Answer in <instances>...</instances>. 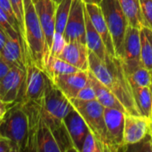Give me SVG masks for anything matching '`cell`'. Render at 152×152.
Instances as JSON below:
<instances>
[{"label":"cell","mask_w":152,"mask_h":152,"mask_svg":"<svg viewBox=\"0 0 152 152\" xmlns=\"http://www.w3.org/2000/svg\"><path fill=\"white\" fill-rule=\"evenodd\" d=\"M88 59L89 70L93 75L114 94L128 114L139 115L122 60L107 53L105 60L102 61L91 51Z\"/></svg>","instance_id":"1"},{"label":"cell","mask_w":152,"mask_h":152,"mask_svg":"<svg viewBox=\"0 0 152 152\" xmlns=\"http://www.w3.org/2000/svg\"><path fill=\"white\" fill-rule=\"evenodd\" d=\"M20 35L26 53V61L31 60L44 70L49 53L35 4L32 0H23V24Z\"/></svg>","instance_id":"2"},{"label":"cell","mask_w":152,"mask_h":152,"mask_svg":"<svg viewBox=\"0 0 152 152\" xmlns=\"http://www.w3.org/2000/svg\"><path fill=\"white\" fill-rule=\"evenodd\" d=\"M29 126L21 102H15L0 121V135L9 139L15 152L27 151Z\"/></svg>","instance_id":"3"},{"label":"cell","mask_w":152,"mask_h":152,"mask_svg":"<svg viewBox=\"0 0 152 152\" xmlns=\"http://www.w3.org/2000/svg\"><path fill=\"white\" fill-rule=\"evenodd\" d=\"M41 116L52 131L63 124L64 118L74 108L69 99L50 79L44 97L40 101Z\"/></svg>","instance_id":"4"},{"label":"cell","mask_w":152,"mask_h":152,"mask_svg":"<svg viewBox=\"0 0 152 152\" xmlns=\"http://www.w3.org/2000/svg\"><path fill=\"white\" fill-rule=\"evenodd\" d=\"M69 101L73 107L83 117L90 131L100 142L104 152H110L104 118L105 108L98 102V100L82 101L77 98H74Z\"/></svg>","instance_id":"5"},{"label":"cell","mask_w":152,"mask_h":152,"mask_svg":"<svg viewBox=\"0 0 152 152\" xmlns=\"http://www.w3.org/2000/svg\"><path fill=\"white\" fill-rule=\"evenodd\" d=\"M101 8L113 41L116 56L121 58L126 32L129 26L128 20L118 0H102Z\"/></svg>","instance_id":"6"},{"label":"cell","mask_w":152,"mask_h":152,"mask_svg":"<svg viewBox=\"0 0 152 152\" xmlns=\"http://www.w3.org/2000/svg\"><path fill=\"white\" fill-rule=\"evenodd\" d=\"M26 76L17 102H40L44 97L50 77L31 60L26 61Z\"/></svg>","instance_id":"7"},{"label":"cell","mask_w":152,"mask_h":152,"mask_svg":"<svg viewBox=\"0 0 152 152\" xmlns=\"http://www.w3.org/2000/svg\"><path fill=\"white\" fill-rule=\"evenodd\" d=\"M120 59L122 60L126 75H129L138 68L142 67L140 28L128 26L124 40L123 54Z\"/></svg>","instance_id":"8"},{"label":"cell","mask_w":152,"mask_h":152,"mask_svg":"<svg viewBox=\"0 0 152 152\" xmlns=\"http://www.w3.org/2000/svg\"><path fill=\"white\" fill-rule=\"evenodd\" d=\"M126 112L117 109L105 108L104 118L110 152L122 151L124 148V129Z\"/></svg>","instance_id":"9"},{"label":"cell","mask_w":152,"mask_h":152,"mask_svg":"<svg viewBox=\"0 0 152 152\" xmlns=\"http://www.w3.org/2000/svg\"><path fill=\"white\" fill-rule=\"evenodd\" d=\"M86 4L84 0H72L63 36L66 42L78 41L86 44Z\"/></svg>","instance_id":"10"},{"label":"cell","mask_w":152,"mask_h":152,"mask_svg":"<svg viewBox=\"0 0 152 152\" xmlns=\"http://www.w3.org/2000/svg\"><path fill=\"white\" fill-rule=\"evenodd\" d=\"M26 71L17 67H12L0 80V100L7 103H15L20 94L25 80Z\"/></svg>","instance_id":"11"},{"label":"cell","mask_w":152,"mask_h":152,"mask_svg":"<svg viewBox=\"0 0 152 152\" xmlns=\"http://www.w3.org/2000/svg\"><path fill=\"white\" fill-rule=\"evenodd\" d=\"M35 7L43 28L47 50L50 55L53 36L55 33V12L57 3L53 0H38Z\"/></svg>","instance_id":"12"},{"label":"cell","mask_w":152,"mask_h":152,"mask_svg":"<svg viewBox=\"0 0 152 152\" xmlns=\"http://www.w3.org/2000/svg\"><path fill=\"white\" fill-rule=\"evenodd\" d=\"M88 70H78L75 73L63 74L53 77L51 80L55 86L69 100L77 97L79 91L88 81Z\"/></svg>","instance_id":"13"},{"label":"cell","mask_w":152,"mask_h":152,"mask_svg":"<svg viewBox=\"0 0 152 152\" xmlns=\"http://www.w3.org/2000/svg\"><path fill=\"white\" fill-rule=\"evenodd\" d=\"M151 120L140 116L133 114H126L125 129H124V149L126 146L137 143L142 141L150 132Z\"/></svg>","instance_id":"14"},{"label":"cell","mask_w":152,"mask_h":152,"mask_svg":"<svg viewBox=\"0 0 152 152\" xmlns=\"http://www.w3.org/2000/svg\"><path fill=\"white\" fill-rule=\"evenodd\" d=\"M63 123L70 135V138L74 143L77 152H81L84 141L90 132L88 126L80 113L73 108L68 115L64 118Z\"/></svg>","instance_id":"15"},{"label":"cell","mask_w":152,"mask_h":152,"mask_svg":"<svg viewBox=\"0 0 152 152\" xmlns=\"http://www.w3.org/2000/svg\"><path fill=\"white\" fill-rule=\"evenodd\" d=\"M89 51L86 44L78 41H70L67 42L64 49L58 57L80 70H88Z\"/></svg>","instance_id":"16"},{"label":"cell","mask_w":152,"mask_h":152,"mask_svg":"<svg viewBox=\"0 0 152 152\" xmlns=\"http://www.w3.org/2000/svg\"><path fill=\"white\" fill-rule=\"evenodd\" d=\"M0 58L11 67L26 70V53L21 37H8L0 53Z\"/></svg>","instance_id":"17"},{"label":"cell","mask_w":152,"mask_h":152,"mask_svg":"<svg viewBox=\"0 0 152 152\" xmlns=\"http://www.w3.org/2000/svg\"><path fill=\"white\" fill-rule=\"evenodd\" d=\"M86 8L87 10V12L89 14L90 20H91L94 27L95 28L97 32L100 34V36H101V37H102L104 45H105L107 52L110 55L116 56L113 41H112L109 28L107 26V23H106L102 10L101 8V5L86 4Z\"/></svg>","instance_id":"18"},{"label":"cell","mask_w":152,"mask_h":152,"mask_svg":"<svg viewBox=\"0 0 152 152\" xmlns=\"http://www.w3.org/2000/svg\"><path fill=\"white\" fill-rule=\"evenodd\" d=\"M88 80L90 81V83L95 92L96 99L104 108L117 109V110H119L121 111L127 113L125 107L122 105V103L119 102V100L114 95V94L106 86H104L102 82H100L93 75V73L90 70L88 72Z\"/></svg>","instance_id":"19"},{"label":"cell","mask_w":152,"mask_h":152,"mask_svg":"<svg viewBox=\"0 0 152 152\" xmlns=\"http://www.w3.org/2000/svg\"><path fill=\"white\" fill-rule=\"evenodd\" d=\"M85 19H86V44L91 52L95 53L101 60L104 61L106 54L108 53L107 49L100 34L94 27L86 8L85 10Z\"/></svg>","instance_id":"20"},{"label":"cell","mask_w":152,"mask_h":152,"mask_svg":"<svg viewBox=\"0 0 152 152\" xmlns=\"http://www.w3.org/2000/svg\"><path fill=\"white\" fill-rule=\"evenodd\" d=\"M37 152H61L53 131L43 119L37 135Z\"/></svg>","instance_id":"21"},{"label":"cell","mask_w":152,"mask_h":152,"mask_svg":"<svg viewBox=\"0 0 152 152\" xmlns=\"http://www.w3.org/2000/svg\"><path fill=\"white\" fill-rule=\"evenodd\" d=\"M136 109L140 116L152 121V94L148 86L133 89Z\"/></svg>","instance_id":"22"},{"label":"cell","mask_w":152,"mask_h":152,"mask_svg":"<svg viewBox=\"0 0 152 152\" xmlns=\"http://www.w3.org/2000/svg\"><path fill=\"white\" fill-rule=\"evenodd\" d=\"M130 26L141 28L145 26L140 0H118Z\"/></svg>","instance_id":"23"},{"label":"cell","mask_w":152,"mask_h":152,"mask_svg":"<svg viewBox=\"0 0 152 152\" xmlns=\"http://www.w3.org/2000/svg\"><path fill=\"white\" fill-rule=\"evenodd\" d=\"M78 70L80 69L69 64V62L60 59L59 57L54 56H49L44 67V71L47 74L50 79L58 75L75 73Z\"/></svg>","instance_id":"24"},{"label":"cell","mask_w":152,"mask_h":152,"mask_svg":"<svg viewBox=\"0 0 152 152\" xmlns=\"http://www.w3.org/2000/svg\"><path fill=\"white\" fill-rule=\"evenodd\" d=\"M141 59L142 66L152 71V29L147 26L140 28Z\"/></svg>","instance_id":"25"},{"label":"cell","mask_w":152,"mask_h":152,"mask_svg":"<svg viewBox=\"0 0 152 152\" xmlns=\"http://www.w3.org/2000/svg\"><path fill=\"white\" fill-rule=\"evenodd\" d=\"M126 77L132 89L138 88V87H145V86L150 87L151 85V72L143 66L138 68L131 74L126 75Z\"/></svg>","instance_id":"26"},{"label":"cell","mask_w":152,"mask_h":152,"mask_svg":"<svg viewBox=\"0 0 152 152\" xmlns=\"http://www.w3.org/2000/svg\"><path fill=\"white\" fill-rule=\"evenodd\" d=\"M72 0H61L57 4L55 12V32L63 34L68 21Z\"/></svg>","instance_id":"27"},{"label":"cell","mask_w":152,"mask_h":152,"mask_svg":"<svg viewBox=\"0 0 152 152\" xmlns=\"http://www.w3.org/2000/svg\"><path fill=\"white\" fill-rule=\"evenodd\" d=\"M81 152H104L102 144L91 131L87 134L84 141Z\"/></svg>","instance_id":"28"},{"label":"cell","mask_w":152,"mask_h":152,"mask_svg":"<svg viewBox=\"0 0 152 152\" xmlns=\"http://www.w3.org/2000/svg\"><path fill=\"white\" fill-rule=\"evenodd\" d=\"M0 8L4 11V12L6 14L7 18L9 19L11 24L12 27L19 32H20V24L18 22L15 12L13 10L12 4L10 0H0Z\"/></svg>","instance_id":"29"},{"label":"cell","mask_w":152,"mask_h":152,"mask_svg":"<svg viewBox=\"0 0 152 152\" xmlns=\"http://www.w3.org/2000/svg\"><path fill=\"white\" fill-rule=\"evenodd\" d=\"M66 44H67V42L65 40L63 34L55 32L54 36H53V44H52V47L50 50V55L49 56L58 57L61 54V53L62 52V50L64 49Z\"/></svg>","instance_id":"30"},{"label":"cell","mask_w":152,"mask_h":152,"mask_svg":"<svg viewBox=\"0 0 152 152\" xmlns=\"http://www.w3.org/2000/svg\"><path fill=\"white\" fill-rule=\"evenodd\" d=\"M0 26L4 28L8 37H21L20 32L17 31L11 24L9 19L4 11L0 8Z\"/></svg>","instance_id":"31"},{"label":"cell","mask_w":152,"mask_h":152,"mask_svg":"<svg viewBox=\"0 0 152 152\" xmlns=\"http://www.w3.org/2000/svg\"><path fill=\"white\" fill-rule=\"evenodd\" d=\"M145 26L152 29V0H140Z\"/></svg>","instance_id":"32"},{"label":"cell","mask_w":152,"mask_h":152,"mask_svg":"<svg viewBox=\"0 0 152 152\" xmlns=\"http://www.w3.org/2000/svg\"><path fill=\"white\" fill-rule=\"evenodd\" d=\"M79 100L82 101H94V100H97L96 99V94L95 92L90 83V81L88 80L86 85L79 91V93L77 94V97Z\"/></svg>","instance_id":"33"},{"label":"cell","mask_w":152,"mask_h":152,"mask_svg":"<svg viewBox=\"0 0 152 152\" xmlns=\"http://www.w3.org/2000/svg\"><path fill=\"white\" fill-rule=\"evenodd\" d=\"M13 10L15 12L18 22L20 24V28L21 30L22 24H23V0H10Z\"/></svg>","instance_id":"34"},{"label":"cell","mask_w":152,"mask_h":152,"mask_svg":"<svg viewBox=\"0 0 152 152\" xmlns=\"http://www.w3.org/2000/svg\"><path fill=\"white\" fill-rule=\"evenodd\" d=\"M0 152H15L12 142L0 135Z\"/></svg>","instance_id":"35"},{"label":"cell","mask_w":152,"mask_h":152,"mask_svg":"<svg viewBox=\"0 0 152 152\" xmlns=\"http://www.w3.org/2000/svg\"><path fill=\"white\" fill-rule=\"evenodd\" d=\"M12 67L7 64L4 60H2L0 58V80L6 75V73L10 70Z\"/></svg>","instance_id":"36"},{"label":"cell","mask_w":152,"mask_h":152,"mask_svg":"<svg viewBox=\"0 0 152 152\" xmlns=\"http://www.w3.org/2000/svg\"><path fill=\"white\" fill-rule=\"evenodd\" d=\"M14 103H7L0 100V118H3L7 110L13 105Z\"/></svg>","instance_id":"37"},{"label":"cell","mask_w":152,"mask_h":152,"mask_svg":"<svg viewBox=\"0 0 152 152\" xmlns=\"http://www.w3.org/2000/svg\"><path fill=\"white\" fill-rule=\"evenodd\" d=\"M8 39V37L5 33V31L4 30V28L0 26V53L3 49V47L4 46L6 41Z\"/></svg>","instance_id":"38"},{"label":"cell","mask_w":152,"mask_h":152,"mask_svg":"<svg viewBox=\"0 0 152 152\" xmlns=\"http://www.w3.org/2000/svg\"><path fill=\"white\" fill-rule=\"evenodd\" d=\"M102 0H84L85 4H97L101 5Z\"/></svg>","instance_id":"39"},{"label":"cell","mask_w":152,"mask_h":152,"mask_svg":"<svg viewBox=\"0 0 152 152\" xmlns=\"http://www.w3.org/2000/svg\"><path fill=\"white\" fill-rule=\"evenodd\" d=\"M149 134H150V135H151V139H152V121L151 122V126H150V132H149Z\"/></svg>","instance_id":"40"},{"label":"cell","mask_w":152,"mask_h":152,"mask_svg":"<svg viewBox=\"0 0 152 152\" xmlns=\"http://www.w3.org/2000/svg\"><path fill=\"white\" fill-rule=\"evenodd\" d=\"M53 1H54L55 3H57V4H59V3H60V2H61V0H53Z\"/></svg>","instance_id":"41"},{"label":"cell","mask_w":152,"mask_h":152,"mask_svg":"<svg viewBox=\"0 0 152 152\" xmlns=\"http://www.w3.org/2000/svg\"><path fill=\"white\" fill-rule=\"evenodd\" d=\"M37 1H38V0H32V2H33L34 4H36V3H37Z\"/></svg>","instance_id":"42"},{"label":"cell","mask_w":152,"mask_h":152,"mask_svg":"<svg viewBox=\"0 0 152 152\" xmlns=\"http://www.w3.org/2000/svg\"><path fill=\"white\" fill-rule=\"evenodd\" d=\"M150 88H151V94H152V82H151V86H150Z\"/></svg>","instance_id":"43"},{"label":"cell","mask_w":152,"mask_h":152,"mask_svg":"<svg viewBox=\"0 0 152 152\" xmlns=\"http://www.w3.org/2000/svg\"><path fill=\"white\" fill-rule=\"evenodd\" d=\"M1 119H2V118H0V121H1Z\"/></svg>","instance_id":"44"},{"label":"cell","mask_w":152,"mask_h":152,"mask_svg":"<svg viewBox=\"0 0 152 152\" xmlns=\"http://www.w3.org/2000/svg\"><path fill=\"white\" fill-rule=\"evenodd\" d=\"M151 76H152V71H151Z\"/></svg>","instance_id":"45"}]
</instances>
